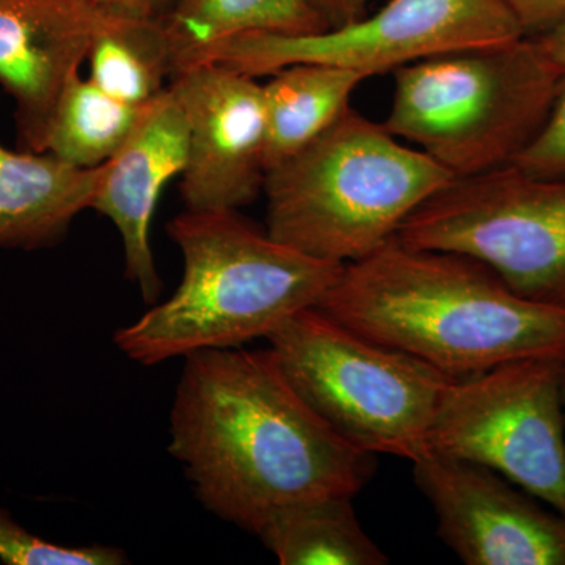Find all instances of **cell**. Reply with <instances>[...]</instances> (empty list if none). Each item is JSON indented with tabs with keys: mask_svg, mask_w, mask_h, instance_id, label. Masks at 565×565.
<instances>
[{
	"mask_svg": "<svg viewBox=\"0 0 565 565\" xmlns=\"http://www.w3.org/2000/svg\"><path fill=\"white\" fill-rule=\"evenodd\" d=\"M161 20L172 43L174 73L232 36H296L329 29L308 0H178Z\"/></svg>",
	"mask_w": 565,
	"mask_h": 565,
	"instance_id": "e0dca14e",
	"label": "cell"
},
{
	"mask_svg": "<svg viewBox=\"0 0 565 565\" xmlns=\"http://www.w3.org/2000/svg\"><path fill=\"white\" fill-rule=\"evenodd\" d=\"M511 166L537 177H565V70L544 125Z\"/></svg>",
	"mask_w": 565,
	"mask_h": 565,
	"instance_id": "44dd1931",
	"label": "cell"
},
{
	"mask_svg": "<svg viewBox=\"0 0 565 565\" xmlns=\"http://www.w3.org/2000/svg\"><path fill=\"white\" fill-rule=\"evenodd\" d=\"M526 36L544 35L565 25V0H503Z\"/></svg>",
	"mask_w": 565,
	"mask_h": 565,
	"instance_id": "7402d4cb",
	"label": "cell"
},
{
	"mask_svg": "<svg viewBox=\"0 0 565 565\" xmlns=\"http://www.w3.org/2000/svg\"><path fill=\"white\" fill-rule=\"evenodd\" d=\"M318 308L449 377L516 360L565 362V308L519 296L471 256L408 247L396 236L344 264Z\"/></svg>",
	"mask_w": 565,
	"mask_h": 565,
	"instance_id": "7a4b0ae2",
	"label": "cell"
},
{
	"mask_svg": "<svg viewBox=\"0 0 565 565\" xmlns=\"http://www.w3.org/2000/svg\"><path fill=\"white\" fill-rule=\"evenodd\" d=\"M263 85L266 117V173L310 147L351 109V98L366 77L355 71L294 63Z\"/></svg>",
	"mask_w": 565,
	"mask_h": 565,
	"instance_id": "9a60e30c",
	"label": "cell"
},
{
	"mask_svg": "<svg viewBox=\"0 0 565 565\" xmlns=\"http://www.w3.org/2000/svg\"><path fill=\"white\" fill-rule=\"evenodd\" d=\"M522 36L526 35L503 0H388L370 17L322 32L232 36L212 44L188 66L217 63L258 79L294 63H321L370 79L445 52Z\"/></svg>",
	"mask_w": 565,
	"mask_h": 565,
	"instance_id": "9c48e42d",
	"label": "cell"
},
{
	"mask_svg": "<svg viewBox=\"0 0 565 565\" xmlns=\"http://www.w3.org/2000/svg\"><path fill=\"white\" fill-rule=\"evenodd\" d=\"M154 102H121L74 74L52 115L43 152L79 169H98L128 143Z\"/></svg>",
	"mask_w": 565,
	"mask_h": 565,
	"instance_id": "d6986e66",
	"label": "cell"
},
{
	"mask_svg": "<svg viewBox=\"0 0 565 565\" xmlns=\"http://www.w3.org/2000/svg\"><path fill=\"white\" fill-rule=\"evenodd\" d=\"M437 533L468 565H565V515L482 465L429 451L414 462Z\"/></svg>",
	"mask_w": 565,
	"mask_h": 565,
	"instance_id": "30bf717a",
	"label": "cell"
},
{
	"mask_svg": "<svg viewBox=\"0 0 565 565\" xmlns=\"http://www.w3.org/2000/svg\"><path fill=\"white\" fill-rule=\"evenodd\" d=\"M352 498L337 494L282 505L256 535L282 565L388 564L360 526Z\"/></svg>",
	"mask_w": 565,
	"mask_h": 565,
	"instance_id": "2e32d148",
	"label": "cell"
},
{
	"mask_svg": "<svg viewBox=\"0 0 565 565\" xmlns=\"http://www.w3.org/2000/svg\"><path fill=\"white\" fill-rule=\"evenodd\" d=\"M184 359L169 451L212 514L256 534L282 505L355 497L370 482L375 456L305 403L270 349H206Z\"/></svg>",
	"mask_w": 565,
	"mask_h": 565,
	"instance_id": "6da1fadb",
	"label": "cell"
},
{
	"mask_svg": "<svg viewBox=\"0 0 565 565\" xmlns=\"http://www.w3.org/2000/svg\"><path fill=\"white\" fill-rule=\"evenodd\" d=\"M564 364L516 360L452 379L429 451L482 465L565 515Z\"/></svg>",
	"mask_w": 565,
	"mask_h": 565,
	"instance_id": "ba28073f",
	"label": "cell"
},
{
	"mask_svg": "<svg viewBox=\"0 0 565 565\" xmlns=\"http://www.w3.org/2000/svg\"><path fill=\"white\" fill-rule=\"evenodd\" d=\"M561 74L533 36L445 52L394 71L384 126L455 178L492 172L542 128Z\"/></svg>",
	"mask_w": 565,
	"mask_h": 565,
	"instance_id": "5b68a950",
	"label": "cell"
},
{
	"mask_svg": "<svg viewBox=\"0 0 565 565\" xmlns=\"http://www.w3.org/2000/svg\"><path fill=\"white\" fill-rule=\"evenodd\" d=\"M104 166L79 169L51 152L11 151L0 143V248L61 243L74 218L92 207Z\"/></svg>",
	"mask_w": 565,
	"mask_h": 565,
	"instance_id": "5bb4252c",
	"label": "cell"
},
{
	"mask_svg": "<svg viewBox=\"0 0 565 565\" xmlns=\"http://www.w3.org/2000/svg\"><path fill=\"white\" fill-rule=\"evenodd\" d=\"M189 159V122L172 88L152 103L128 143L104 166L92 210L106 215L120 233L126 277L145 302L162 291L151 248V222L166 185L182 174Z\"/></svg>",
	"mask_w": 565,
	"mask_h": 565,
	"instance_id": "4fadbf2b",
	"label": "cell"
},
{
	"mask_svg": "<svg viewBox=\"0 0 565 565\" xmlns=\"http://www.w3.org/2000/svg\"><path fill=\"white\" fill-rule=\"evenodd\" d=\"M308 2L330 29L359 20L366 14L370 0H308Z\"/></svg>",
	"mask_w": 565,
	"mask_h": 565,
	"instance_id": "cb8c5ba5",
	"label": "cell"
},
{
	"mask_svg": "<svg viewBox=\"0 0 565 565\" xmlns=\"http://www.w3.org/2000/svg\"><path fill=\"white\" fill-rule=\"evenodd\" d=\"M87 62L88 79L121 102L148 104L169 87L174 57L161 18L126 17L103 10Z\"/></svg>",
	"mask_w": 565,
	"mask_h": 565,
	"instance_id": "ac0fdd59",
	"label": "cell"
},
{
	"mask_svg": "<svg viewBox=\"0 0 565 565\" xmlns=\"http://www.w3.org/2000/svg\"><path fill=\"white\" fill-rule=\"evenodd\" d=\"M452 180L384 122L351 107L310 147L266 173V232L323 262H359Z\"/></svg>",
	"mask_w": 565,
	"mask_h": 565,
	"instance_id": "277c9868",
	"label": "cell"
},
{
	"mask_svg": "<svg viewBox=\"0 0 565 565\" xmlns=\"http://www.w3.org/2000/svg\"><path fill=\"white\" fill-rule=\"evenodd\" d=\"M0 559L10 565H118L125 552L115 546H62L25 531L0 509Z\"/></svg>",
	"mask_w": 565,
	"mask_h": 565,
	"instance_id": "ffe728a7",
	"label": "cell"
},
{
	"mask_svg": "<svg viewBox=\"0 0 565 565\" xmlns=\"http://www.w3.org/2000/svg\"><path fill=\"white\" fill-rule=\"evenodd\" d=\"M102 17L93 0H0V85L14 99L18 150L43 152Z\"/></svg>",
	"mask_w": 565,
	"mask_h": 565,
	"instance_id": "7c38bea8",
	"label": "cell"
},
{
	"mask_svg": "<svg viewBox=\"0 0 565 565\" xmlns=\"http://www.w3.org/2000/svg\"><path fill=\"white\" fill-rule=\"evenodd\" d=\"M396 237L408 247L471 256L519 296L565 308V177L505 166L455 178Z\"/></svg>",
	"mask_w": 565,
	"mask_h": 565,
	"instance_id": "52a82bcc",
	"label": "cell"
},
{
	"mask_svg": "<svg viewBox=\"0 0 565 565\" xmlns=\"http://www.w3.org/2000/svg\"><path fill=\"white\" fill-rule=\"evenodd\" d=\"M167 232L184 263L180 286L114 337L145 366L269 338L294 315L318 307L344 266L278 243L237 211L185 210Z\"/></svg>",
	"mask_w": 565,
	"mask_h": 565,
	"instance_id": "3957f363",
	"label": "cell"
},
{
	"mask_svg": "<svg viewBox=\"0 0 565 565\" xmlns=\"http://www.w3.org/2000/svg\"><path fill=\"white\" fill-rule=\"evenodd\" d=\"M537 40L539 46L545 52L546 57L550 58L557 68L565 70V25L564 28L556 29L544 35L533 36Z\"/></svg>",
	"mask_w": 565,
	"mask_h": 565,
	"instance_id": "d4e9b609",
	"label": "cell"
},
{
	"mask_svg": "<svg viewBox=\"0 0 565 565\" xmlns=\"http://www.w3.org/2000/svg\"><path fill=\"white\" fill-rule=\"evenodd\" d=\"M563 399H564V411H565V364H564V374H563Z\"/></svg>",
	"mask_w": 565,
	"mask_h": 565,
	"instance_id": "484cf974",
	"label": "cell"
},
{
	"mask_svg": "<svg viewBox=\"0 0 565 565\" xmlns=\"http://www.w3.org/2000/svg\"><path fill=\"white\" fill-rule=\"evenodd\" d=\"M93 2L109 13L159 20L177 6L178 0H93Z\"/></svg>",
	"mask_w": 565,
	"mask_h": 565,
	"instance_id": "603a6c76",
	"label": "cell"
},
{
	"mask_svg": "<svg viewBox=\"0 0 565 565\" xmlns=\"http://www.w3.org/2000/svg\"><path fill=\"white\" fill-rule=\"evenodd\" d=\"M169 87L189 122V159L181 174L185 210L237 211L263 191L266 117L256 77L196 63Z\"/></svg>",
	"mask_w": 565,
	"mask_h": 565,
	"instance_id": "8fae6325",
	"label": "cell"
},
{
	"mask_svg": "<svg viewBox=\"0 0 565 565\" xmlns=\"http://www.w3.org/2000/svg\"><path fill=\"white\" fill-rule=\"evenodd\" d=\"M270 352L305 403L355 448L416 459L452 379L307 308L269 338Z\"/></svg>",
	"mask_w": 565,
	"mask_h": 565,
	"instance_id": "8992f818",
	"label": "cell"
}]
</instances>
